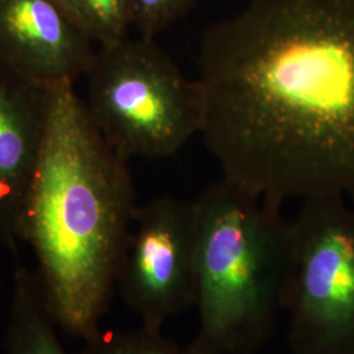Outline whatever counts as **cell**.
<instances>
[{
	"mask_svg": "<svg viewBox=\"0 0 354 354\" xmlns=\"http://www.w3.org/2000/svg\"><path fill=\"white\" fill-rule=\"evenodd\" d=\"M223 178L281 207L354 197V0H248L198 53Z\"/></svg>",
	"mask_w": 354,
	"mask_h": 354,
	"instance_id": "6da1fadb",
	"label": "cell"
},
{
	"mask_svg": "<svg viewBox=\"0 0 354 354\" xmlns=\"http://www.w3.org/2000/svg\"><path fill=\"white\" fill-rule=\"evenodd\" d=\"M74 86L51 89L20 241L36 254L38 286L57 326L87 342L100 330L138 206L127 159L102 137Z\"/></svg>",
	"mask_w": 354,
	"mask_h": 354,
	"instance_id": "7a4b0ae2",
	"label": "cell"
},
{
	"mask_svg": "<svg viewBox=\"0 0 354 354\" xmlns=\"http://www.w3.org/2000/svg\"><path fill=\"white\" fill-rule=\"evenodd\" d=\"M198 354H253L285 310L291 221L281 207L221 178L193 201Z\"/></svg>",
	"mask_w": 354,
	"mask_h": 354,
	"instance_id": "3957f363",
	"label": "cell"
},
{
	"mask_svg": "<svg viewBox=\"0 0 354 354\" xmlns=\"http://www.w3.org/2000/svg\"><path fill=\"white\" fill-rule=\"evenodd\" d=\"M86 77L89 114L127 160L171 158L201 134V86L155 39L127 36L97 46Z\"/></svg>",
	"mask_w": 354,
	"mask_h": 354,
	"instance_id": "277c9868",
	"label": "cell"
},
{
	"mask_svg": "<svg viewBox=\"0 0 354 354\" xmlns=\"http://www.w3.org/2000/svg\"><path fill=\"white\" fill-rule=\"evenodd\" d=\"M302 203L285 302L291 353L354 354V207L340 196Z\"/></svg>",
	"mask_w": 354,
	"mask_h": 354,
	"instance_id": "5b68a950",
	"label": "cell"
},
{
	"mask_svg": "<svg viewBox=\"0 0 354 354\" xmlns=\"http://www.w3.org/2000/svg\"><path fill=\"white\" fill-rule=\"evenodd\" d=\"M117 285L142 327L165 322L196 304L194 203L159 197L138 206Z\"/></svg>",
	"mask_w": 354,
	"mask_h": 354,
	"instance_id": "8992f818",
	"label": "cell"
},
{
	"mask_svg": "<svg viewBox=\"0 0 354 354\" xmlns=\"http://www.w3.org/2000/svg\"><path fill=\"white\" fill-rule=\"evenodd\" d=\"M96 44L59 0H0V61L46 87L86 76Z\"/></svg>",
	"mask_w": 354,
	"mask_h": 354,
	"instance_id": "52a82bcc",
	"label": "cell"
},
{
	"mask_svg": "<svg viewBox=\"0 0 354 354\" xmlns=\"http://www.w3.org/2000/svg\"><path fill=\"white\" fill-rule=\"evenodd\" d=\"M51 89L0 61V239L16 260L21 216L48 131Z\"/></svg>",
	"mask_w": 354,
	"mask_h": 354,
	"instance_id": "ba28073f",
	"label": "cell"
},
{
	"mask_svg": "<svg viewBox=\"0 0 354 354\" xmlns=\"http://www.w3.org/2000/svg\"><path fill=\"white\" fill-rule=\"evenodd\" d=\"M57 327L39 290L36 272L16 260L7 333L8 354H70L59 342Z\"/></svg>",
	"mask_w": 354,
	"mask_h": 354,
	"instance_id": "9c48e42d",
	"label": "cell"
},
{
	"mask_svg": "<svg viewBox=\"0 0 354 354\" xmlns=\"http://www.w3.org/2000/svg\"><path fill=\"white\" fill-rule=\"evenodd\" d=\"M96 46L127 37L131 28L129 0H59Z\"/></svg>",
	"mask_w": 354,
	"mask_h": 354,
	"instance_id": "30bf717a",
	"label": "cell"
},
{
	"mask_svg": "<svg viewBox=\"0 0 354 354\" xmlns=\"http://www.w3.org/2000/svg\"><path fill=\"white\" fill-rule=\"evenodd\" d=\"M79 354H198L192 346H180L165 339L162 330H99Z\"/></svg>",
	"mask_w": 354,
	"mask_h": 354,
	"instance_id": "8fae6325",
	"label": "cell"
},
{
	"mask_svg": "<svg viewBox=\"0 0 354 354\" xmlns=\"http://www.w3.org/2000/svg\"><path fill=\"white\" fill-rule=\"evenodd\" d=\"M198 0H129L131 26L140 37L155 39L181 20Z\"/></svg>",
	"mask_w": 354,
	"mask_h": 354,
	"instance_id": "7c38bea8",
	"label": "cell"
}]
</instances>
